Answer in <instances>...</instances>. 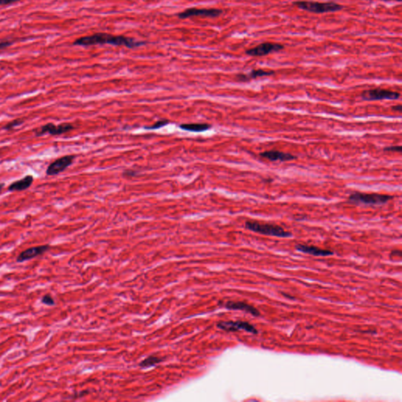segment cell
Returning <instances> with one entry per match:
<instances>
[{"label":"cell","mask_w":402,"mask_h":402,"mask_svg":"<svg viewBox=\"0 0 402 402\" xmlns=\"http://www.w3.org/2000/svg\"><path fill=\"white\" fill-rule=\"evenodd\" d=\"M34 182V177L31 174L25 176L18 181L12 182L10 186H8L7 190L9 192H22L28 190L31 187V185Z\"/></svg>","instance_id":"cell-14"},{"label":"cell","mask_w":402,"mask_h":402,"mask_svg":"<svg viewBox=\"0 0 402 402\" xmlns=\"http://www.w3.org/2000/svg\"><path fill=\"white\" fill-rule=\"evenodd\" d=\"M24 123H25V120H24L23 119H20V118L19 119H15L5 124V125L2 127V129L6 131H13V130L15 129L16 127L23 125Z\"/></svg>","instance_id":"cell-19"},{"label":"cell","mask_w":402,"mask_h":402,"mask_svg":"<svg viewBox=\"0 0 402 402\" xmlns=\"http://www.w3.org/2000/svg\"><path fill=\"white\" fill-rule=\"evenodd\" d=\"M180 128L184 131L192 132H203L211 128V126L207 123H184L179 126Z\"/></svg>","instance_id":"cell-17"},{"label":"cell","mask_w":402,"mask_h":402,"mask_svg":"<svg viewBox=\"0 0 402 402\" xmlns=\"http://www.w3.org/2000/svg\"><path fill=\"white\" fill-rule=\"evenodd\" d=\"M169 121L168 120H166V119H162V120H159V121L156 122L153 125L150 126V127H146L145 128L148 130H156L159 129L160 127H164V126H166L167 124H168Z\"/></svg>","instance_id":"cell-21"},{"label":"cell","mask_w":402,"mask_h":402,"mask_svg":"<svg viewBox=\"0 0 402 402\" xmlns=\"http://www.w3.org/2000/svg\"><path fill=\"white\" fill-rule=\"evenodd\" d=\"M74 155H67L61 156L60 158L55 160L47 167L46 174L48 176H55L61 174V172H65L68 167H70L74 162Z\"/></svg>","instance_id":"cell-7"},{"label":"cell","mask_w":402,"mask_h":402,"mask_svg":"<svg viewBox=\"0 0 402 402\" xmlns=\"http://www.w3.org/2000/svg\"><path fill=\"white\" fill-rule=\"evenodd\" d=\"M20 0H0V5H6V4L12 3V2H18Z\"/></svg>","instance_id":"cell-23"},{"label":"cell","mask_w":402,"mask_h":402,"mask_svg":"<svg viewBox=\"0 0 402 402\" xmlns=\"http://www.w3.org/2000/svg\"><path fill=\"white\" fill-rule=\"evenodd\" d=\"M392 110H394V111L399 112V113H401L402 110V106H401V105H397V106H393Z\"/></svg>","instance_id":"cell-26"},{"label":"cell","mask_w":402,"mask_h":402,"mask_svg":"<svg viewBox=\"0 0 402 402\" xmlns=\"http://www.w3.org/2000/svg\"><path fill=\"white\" fill-rule=\"evenodd\" d=\"M4 187H5V184L0 183V192L2 191V190H3Z\"/></svg>","instance_id":"cell-27"},{"label":"cell","mask_w":402,"mask_h":402,"mask_svg":"<svg viewBox=\"0 0 402 402\" xmlns=\"http://www.w3.org/2000/svg\"><path fill=\"white\" fill-rule=\"evenodd\" d=\"M245 227L248 229V230L257 232L259 234L266 235V236H277L281 238H287V237L292 236L291 232H287L280 226L270 224V223H260L256 221H247L245 223Z\"/></svg>","instance_id":"cell-2"},{"label":"cell","mask_w":402,"mask_h":402,"mask_svg":"<svg viewBox=\"0 0 402 402\" xmlns=\"http://www.w3.org/2000/svg\"><path fill=\"white\" fill-rule=\"evenodd\" d=\"M394 199V197L387 194H365L355 192L349 195L348 202L354 205H366V206H380Z\"/></svg>","instance_id":"cell-3"},{"label":"cell","mask_w":402,"mask_h":402,"mask_svg":"<svg viewBox=\"0 0 402 402\" xmlns=\"http://www.w3.org/2000/svg\"><path fill=\"white\" fill-rule=\"evenodd\" d=\"M10 45H11L10 42H2V43H0V49H3Z\"/></svg>","instance_id":"cell-24"},{"label":"cell","mask_w":402,"mask_h":402,"mask_svg":"<svg viewBox=\"0 0 402 402\" xmlns=\"http://www.w3.org/2000/svg\"><path fill=\"white\" fill-rule=\"evenodd\" d=\"M41 303H43V304L46 305V306H49V307H53V306H55V304H56L55 299H54L51 294H47V295H43L41 298Z\"/></svg>","instance_id":"cell-20"},{"label":"cell","mask_w":402,"mask_h":402,"mask_svg":"<svg viewBox=\"0 0 402 402\" xmlns=\"http://www.w3.org/2000/svg\"><path fill=\"white\" fill-rule=\"evenodd\" d=\"M224 307L227 309H229V310L245 311V312L248 313V314H250L252 316H258L260 315V312L257 309L255 308L252 305L243 303V302L229 301L226 304H224Z\"/></svg>","instance_id":"cell-13"},{"label":"cell","mask_w":402,"mask_h":402,"mask_svg":"<svg viewBox=\"0 0 402 402\" xmlns=\"http://www.w3.org/2000/svg\"><path fill=\"white\" fill-rule=\"evenodd\" d=\"M217 327L222 330L227 331V332H236V331H245L252 334H258V332L250 323L246 321H221L217 324Z\"/></svg>","instance_id":"cell-8"},{"label":"cell","mask_w":402,"mask_h":402,"mask_svg":"<svg viewBox=\"0 0 402 402\" xmlns=\"http://www.w3.org/2000/svg\"><path fill=\"white\" fill-rule=\"evenodd\" d=\"M74 44L77 46L110 44V45L114 46H123L128 48H134V47L143 45V43L141 42H137L136 40L130 39V38L124 37L121 35H113L106 33H97L80 38L75 41Z\"/></svg>","instance_id":"cell-1"},{"label":"cell","mask_w":402,"mask_h":402,"mask_svg":"<svg viewBox=\"0 0 402 402\" xmlns=\"http://www.w3.org/2000/svg\"><path fill=\"white\" fill-rule=\"evenodd\" d=\"M160 361H161V359H160L159 357H155V356H149V357L145 358L144 361H142L139 365H140L141 367L147 369V368L155 366V365L160 363Z\"/></svg>","instance_id":"cell-18"},{"label":"cell","mask_w":402,"mask_h":402,"mask_svg":"<svg viewBox=\"0 0 402 402\" xmlns=\"http://www.w3.org/2000/svg\"><path fill=\"white\" fill-rule=\"evenodd\" d=\"M295 249L299 252L306 253V254L311 255L315 256H329L334 255V252L332 251L322 249L317 247L310 246V245H305V244H297Z\"/></svg>","instance_id":"cell-15"},{"label":"cell","mask_w":402,"mask_h":402,"mask_svg":"<svg viewBox=\"0 0 402 402\" xmlns=\"http://www.w3.org/2000/svg\"><path fill=\"white\" fill-rule=\"evenodd\" d=\"M74 126L71 123H61L55 125V123H48L45 125L41 126L39 128H35L33 132L36 137L44 136L46 135H60L66 134L74 129Z\"/></svg>","instance_id":"cell-6"},{"label":"cell","mask_w":402,"mask_h":402,"mask_svg":"<svg viewBox=\"0 0 402 402\" xmlns=\"http://www.w3.org/2000/svg\"><path fill=\"white\" fill-rule=\"evenodd\" d=\"M400 93L393 90L382 89V88H375L371 90L363 91L361 94V98L368 101H381V100H397L400 98Z\"/></svg>","instance_id":"cell-5"},{"label":"cell","mask_w":402,"mask_h":402,"mask_svg":"<svg viewBox=\"0 0 402 402\" xmlns=\"http://www.w3.org/2000/svg\"><path fill=\"white\" fill-rule=\"evenodd\" d=\"M293 4L301 10L311 12L315 14H324L328 12H336L344 8L340 4L336 2H320L314 1H297Z\"/></svg>","instance_id":"cell-4"},{"label":"cell","mask_w":402,"mask_h":402,"mask_svg":"<svg viewBox=\"0 0 402 402\" xmlns=\"http://www.w3.org/2000/svg\"><path fill=\"white\" fill-rule=\"evenodd\" d=\"M402 146L401 145H392V146H387L384 148V151L387 152H402Z\"/></svg>","instance_id":"cell-22"},{"label":"cell","mask_w":402,"mask_h":402,"mask_svg":"<svg viewBox=\"0 0 402 402\" xmlns=\"http://www.w3.org/2000/svg\"><path fill=\"white\" fill-rule=\"evenodd\" d=\"M223 13V11L219 9H198V8H190L187 10H184L182 13L178 14L180 18H187L190 17H197V16H203V17H218Z\"/></svg>","instance_id":"cell-11"},{"label":"cell","mask_w":402,"mask_h":402,"mask_svg":"<svg viewBox=\"0 0 402 402\" xmlns=\"http://www.w3.org/2000/svg\"><path fill=\"white\" fill-rule=\"evenodd\" d=\"M259 156L263 159L275 162V161H291L295 160L297 157L291 153H286V152H281L277 150H269L265 152H260Z\"/></svg>","instance_id":"cell-12"},{"label":"cell","mask_w":402,"mask_h":402,"mask_svg":"<svg viewBox=\"0 0 402 402\" xmlns=\"http://www.w3.org/2000/svg\"><path fill=\"white\" fill-rule=\"evenodd\" d=\"M384 1H398V2H401V0H384Z\"/></svg>","instance_id":"cell-28"},{"label":"cell","mask_w":402,"mask_h":402,"mask_svg":"<svg viewBox=\"0 0 402 402\" xmlns=\"http://www.w3.org/2000/svg\"><path fill=\"white\" fill-rule=\"evenodd\" d=\"M274 74L273 71L263 70V69H256L252 70L248 74H239L236 76V79L240 82H247L253 79L264 77V76H269Z\"/></svg>","instance_id":"cell-16"},{"label":"cell","mask_w":402,"mask_h":402,"mask_svg":"<svg viewBox=\"0 0 402 402\" xmlns=\"http://www.w3.org/2000/svg\"><path fill=\"white\" fill-rule=\"evenodd\" d=\"M282 49H284V46L281 45L279 43H263L253 47L252 49L248 50L246 54L252 57H262Z\"/></svg>","instance_id":"cell-9"},{"label":"cell","mask_w":402,"mask_h":402,"mask_svg":"<svg viewBox=\"0 0 402 402\" xmlns=\"http://www.w3.org/2000/svg\"><path fill=\"white\" fill-rule=\"evenodd\" d=\"M51 249V245L49 244H44V245H40V246L31 247V248H28L26 250L20 253L19 256L17 257V262H24L29 261V260L33 259L35 257L38 256H43L45 254L46 252Z\"/></svg>","instance_id":"cell-10"},{"label":"cell","mask_w":402,"mask_h":402,"mask_svg":"<svg viewBox=\"0 0 402 402\" xmlns=\"http://www.w3.org/2000/svg\"><path fill=\"white\" fill-rule=\"evenodd\" d=\"M124 174L127 176H135V174H136V172L131 170L126 171V172H124Z\"/></svg>","instance_id":"cell-25"}]
</instances>
